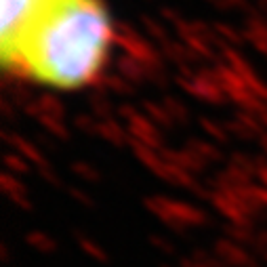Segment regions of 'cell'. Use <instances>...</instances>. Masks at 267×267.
<instances>
[{"instance_id": "cell-1", "label": "cell", "mask_w": 267, "mask_h": 267, "mask_svg": "<svg viewBox=\"0 0 267 267\" xmlns=\"http://www.w3.org/2000/svg\"><path fill=\"white\" fill-rule=\"evenodd\" d=\"M112 44L101 0H49L2 61L32 82L78 91L99 78Z\"/></svg>"}, {"instance_id": "cell-2", "label": "cell", "mask_w": 267, "mask_h": 267, "mask_svg": "<svg viewBox=\"0 0 267 267\" xmlns=\"http://www.w3.org/2000/svg\"><path fill=\"white\" fill-rule=\"evenodd\" d=\"M49 0H0V59H4Z\"/></svg>"}]
</instances>
